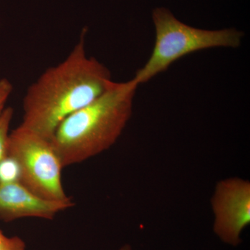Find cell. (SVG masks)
I'll return each instance as SVG.
<instances>
[{"label": "cell", "mask_w": 250, "mask_h": 250, "mask_svg": "<svg viewBox=\"0 0 250 250\" xmlns=\"http://www.w3.org/2000/svg\"><path fill=\"white\" fill-rule=\"evenodd\" d=\"M85 34L84 29L66 58L29 85L20 125L51 140L65 118L111 88L115 82L108 67L87 54Z\"/></svg>", "instance_id": "cell-1"}, {"label": "cell", "mask_w": 250, "mask_h": 250, "mask_svg": "<svg viewBox=\"0 0 250 250\" xmlns=\"http://www.w3.org/2000/svg\"><path fill=\"white\" fill-rule=\"evenodd\" d=\"M138 87L132 79L114 82L59 125L50 141L63 168L98 156L117 142L131 118Z\"/></svg>", "instance_id": "cell-2"}, {"label": "cell", "mask_w": 250, "mask_h": 250, "mask_svg": "<svg viewBox=\"0 0 250 250\" xmlns=\"http://www.w3.org/2000/svg\"><path fill=\"white\" fill-rule=\"evenodd\" d=\"M152 18L155 43L147 62L132 79L139 85L166 71L174 62L185 56L215 47L237 48L243 40V33L233 28L206 30L190 27L179 21L165 8L154 10Z\"/></svg>", "instance_id": "cell-3"}, {"label": "cell", "mask_w": 250, "mask_h": 250, "mask_svg": "<svg viewBox=\"0 0 250 250\" xmlns=\"http://www.w3.org/2000/svg\"><path fill=\"white\" fill-rule=\"evenodd\" d=\"M6 156L17 163L20 182L49 201L71 202L62 187L63 167L50 140L19 125L9 133Z\"/></svg>", "instance_id": "cell-4"}, {"label": "cell", "mask_w": 250, "mask_h": 250, "mask_svg": "<svg viewBox=\"0 0 250 250\" xmlns=\"http://www.w3.org/2000/svg\"><path fill=\"white\" fill-rule=\"evenodd\" d=\"M213 232L228 246L242 243V233L250 224V182L240 177L222 179L210 200Z\"/></svg>", "instance_id": "cell-5"}, {"label": "cell", "mask_w": 250, "mask_h": 250, "mask_svg": "<svg viewBox=\"0 0 250 250\" xmlns=\"http://www.w3.org/2000/svg\"><path fill=\"white\" fill-rule=\"evenodd\" d=\"M73 206L72 202L41 198L20 182L0 183V220L4 223L29 218L52 220Z\"/></svg>", "instance_id": "cell-6"}, {"label": "cell", "mask_w": 250, "mask_h": 250, "mask_svg": "<svg viewBox=\"0 0 250 250\" xmlns=\"http://www.w3.org/2000/svg\"><path fill=\"white\" fill-rule=\"evenodd\" d=\"M14 111L11 107H6L0 114V163L6 156L10 126L14 118Z\"/></svg>", "instance_id": "cell-7"}, {"label": "cell", "mask_w": 250, "mask_h": 250, "mask_svg": "<svg viewBox=\"0 0 250 250\" xmlns=\"http://www.w3.org/2000/svg\"><path fill=\"white\" fill-rule=\"evenodd\" d=\"M20 182V170L17 163L6 156L0 163V183Z\"/></svg>", "instance_id": "cell-8"}, {"label": "cell", "mask_w": 250, "mask_h": 250, "mask_svg": "<svg viewBox=\"0 0 250 250\" xmlns=\"http://www.w3.org/2000/svg\"><path fill=\"white\" fill-rule=\"evenodd\" d=\"M0 250H27V246L19 236L8 237L0 230Z\"/></svg>", "instance_id": "cell-9"}, {"label": "cell", "mask_w": 250, "mask_h": 250, "mask_svg": "<svg viewBox=\"0 0 250 250\" xmlns=\"http://www.w3.org/2000/svg\"><path fill=\"white\" fill-rule=\"evenodd\" d=\"M13 85L7 79L0 80V114L6 108V104L13 91Z\"/></svg>", "instance_id": "cell-10"}, {"label": "cell", "mask_w": 250, "mask_h": 250, "mask_svg": "<svg viewBox=\"0 0 250 250\" xmlns=\"http://www.w3.org/2000/svg\"><path fill=\"white\" fill-rule=\"evenodd\" d=\"M119 250H132V249H131V246L130 245L126 244L122 246Z\"/></svg>", "instance_id": "cell-11"}]
</instances>
